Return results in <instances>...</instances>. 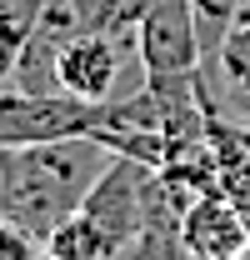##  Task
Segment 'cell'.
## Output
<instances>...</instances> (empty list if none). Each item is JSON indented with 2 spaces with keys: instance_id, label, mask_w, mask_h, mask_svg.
I'll return each mask as SVG.
<instances>
[{
  "instance_id": "1",
  "label": "cell",
  "mask_w": 250,
  "mask_h": 260,
  "mask_svg": "<svg viewBox=\"0 0 250 260\" xmlns=\"http://www.w3.org/2000/svg\"><path fill=\"white\" fill-rule=\"evenodd\" d=\"M110 145L95 135H65L45 145H0V220L35 230L40 240L60 225L70 210H80L95 175L110 165Z\"/></svg>"
},
{
  "instance_id": "2",
  "label": "cell",
  "mask_w": 250,
  "mask_h": 260,
  "mask_svg": "<svg viewBox=\"0 0 250 260\" xmlns=\"http://www.w3.org/2000/svg\"><path fill=\"white\" fill-rule=\"evenodd\" d=\"M135 60L150 90L190 95L205 85V40L195 0H150V10L135 25Z\"/></svg>"
},
{
  "instance_id": "3",
  "label": "cell",
  "mask_w": 250,
  "mask_h": 260,
  "mask_svg": "<svg viewBox=\"0 0 250 260\" xmlns=\"http://www.w3.org/2000/svg\"><path fill=\"white\" fill-rule=\"evenodd\" d=\"M155 180H160V170L130 160V155H110V165L95 175V185L85 190V200H80V210L110 235L115 260L135 245V235L145 225L150 200H155Z\"/></svg>"
},
{
  "instance_id": "4",
  "label": "cell",
  "mask_w": 250,
  "mask_h": 260,
  "mask_svg": "<svg viewBox=\"0 0 250 260\" xmlns=\"http://www.w3.org/2000/svg\"><path fill=\"white\" fill-rule=\"evenodd\" d=\"M100 120V105L65 95V90H20L0 85V145H45L65 135H90Z\"/></svg>"
},
{
  "instance_id": "5",
  "label": "cell",
  "mask_w": 250,
  "mask_h": 260,
  "mask_svg": "<svg viewBox=\"0 0 250 260\" xmlns=\"http://www.w3.org/2000/svg\"><path fill=\"white\" fill-rule=\"evenodd\" d=\"M135 35H115V30H75L65 40L60 60H55V85L65 95L85 100V105H105L120 90V65H125V45Z\"/></svg>"
},
{
  "instance_id": "6",
  "label": "cell",
  "mask_w": 250,
  "mask_h": 260,
  "mask_svg": "<svg viewBox=\"0 0 250 260\" xmlns=\"http://www.w3.org/2000/svg\"><path fill=\"white\" fill-rule=\"evenodd\" d=\"M180 245L195 260H240L250 250V215L225 190H200L180 215Z\"/></svg>"
},
{
  "instance_id": "7",
  "label": "cell",
  "mask_w": 250,
  "mask_h": 260,
  "mask_svg": "<svg viewBox=\"0 0 250 260\" xmlns=\"http://www.w3.org/2000/svg\"><path fill=\"white\" fill-rule=\"evenodd\" d=\"M45 260H115V245L85 210H70L45 235Z\"/></svg>"
},
{
  "instance_id": "8",
  "label": "cell",
  "mask_w": 250,
  "mask_h": 260,
  "mask_svg": "<svg viewBox=\"0 0 250 260\" xmlns=\"http://www.w3.org/2000/svg\"><path fill=\"white\" fill-rule=\"evenodd\" d=\"M85 25L95 30H115V35H135L140 15L150 10V0H80Z\"/></svg>"
},
{
  "instance_id": "9",
  "label": "cell",
  "mask_w": 250,
  "mask_h": 260,
  "mask_svg": "<svg viewBox=\"0 0 250 260\" xmlns=\"http://www.w3.org/2000/svg\"><path fill=\"white\" fill-rule=\"evenodd\" d=\"M240 10H245V0H195V15L215 30V40L235 25V15H240Z\"/></svg>"
},
{
  "instance_id": "10",
  "label": "cell",
  "mask_w": 250,
  "mask_h": 260,
  "mask_svg": "<svg viewBox=\"0 0 250 260\" xmlns=\"http://www.w3.org/2000/svg\"><path fill=\"white\" fill-rule=\"evenodd\" d=\"M15 55H20V45L0 30V85H10V75H15Z\"/></svg>"
},
{
  "instance_id": "11",
  "label": "cell",
  "mask_w": 250,
  "mask_h": 260,
  "mask_svg": "<svg viewBox=\"0 0 250 260\" xmlns=\"http://www.w3.org/2000/svg\"><path fill=\"white\" fill-rule=\"evenodd\" d=\"M180 260H195V255H180Z\"/></svg>"
},
{
  "instance_id": "12",
  "label": "cell",
  "mask_w": 250,
  "mask_h": 260,
  "mask_svg": "<svg viewBox=\"0 0 250 260\" xmlns=\"http://www.w3.org/2000/svg\"><path fill=\"white\" fill-rule=\"evenodd\" d=\"M240 260H250V250H245V255H240Z\"/></svg>"
}]
</instances>
